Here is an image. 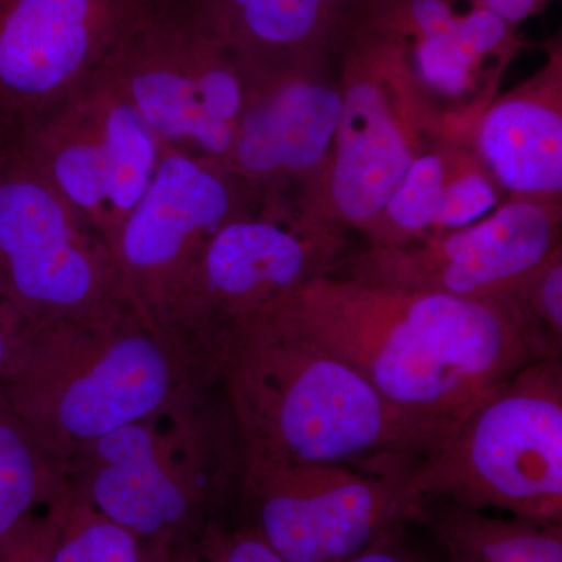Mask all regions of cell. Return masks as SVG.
<instances>
[{
  "label": "cell",
  "instance_id": "cell-1",
  "mask_svg": "<svg viewBox=\"0 0 562 562\" xmlns=\"http://www.w3.org/2000/svg\"><path fill=\"white\" fill-rule=\"evenodd\" d=\"M269 314L349 362L436 446L494 387L535 361L492 299L327 273Z\"/></svg>",
  "mask_w": 562,
  "mask_h": 562
},
{
  "label": "cell",
  "instance_id": "cell-2",
  "mask_svg": "<svg viewBox=\"0 0 562 562\" xmlns=\"http://www.w3.org/2000/svg\"><path fill=\"white\" fill-rule=\"evenodd\" d=\"M222 349L246 462L390 468L436 447L349 362L271 314Z\"/></svg>",
  "mask_w": 562,
  "mask_h": 562
},
{
  "label": "cell",
  "instance_id": "cell-3",
  "mask_svg": "<svg viewBox=\"0 0 562 562\" xmlns=\"http://www.w3.org/2000/svg\"><path fill=\"white\" fill-rule=\"evenodd\" d=\"M417 502L562 524V360L525 364L408 473Z\"/></svg>",
  "mask_w": 562,
  "mask_h": 562
},
{
  "label": "cell",
  "instance_id": "cell-4",
  "mask_svg": "<svg viewBox=\"0 0 562 562\" xmlns=\"http://www.w3.org/2000/svg\"><path fill=\"white\" fill-rule=\"evenodd\" d=\"M102 70L162 147L228 168L246 74L194 3L154 0Z\"/></svg>",
  "mask_w": 562,
  "mask_h": 562
},
{
  "label": "cell",
  "instance_id": "cell-5",
  "mask_svg": "<svg viewBox=\"0 0 562 562\" xmlns=\"http://www.w3.org/2000/svg\"><path fill=\"white\" fill-rule=\"evenodd\" d=\"M0 284L33 324L132 301L105 239L18 151L0 177Z\"/></svg>",
  "mask_w": 562,
  "mask_h": 562
},
{
  "label": "cell",
  "instance_id": "cell-6",
  "mask_svg": "<svg viewBox=\"0 0 562 562\" xmlns=\"http://www.w3.org/2000/svg\"><path fill=\"white\" fill-rule=\"evenodd\" d=\"M16 149L116 255L162 146L101 69L24 128Z\"/></svg>",
  "mask_w": 562,
  "mask_h": 562
},
{
  "label": "cell",
  "instance_id": "cell-7",
  "mask_svg": "<svg viewBox=\"0 0 562 562\" xmlns=\"http://www.w3.org/2000/svg\"><path fill=\"white\" fill-rule=\"evenodd\" d=\"M412 468L246 462L251 528L286 562H346L413 524Z\"/></svg>",
  "mask_w": 562,
  "mask_h": 562
},
{
  "label": "cell",
  "instance_id": "cell-8",
  "mask_svg": "<svg viewBox=\"0 0 562 562\" xmlns=\"http://www.w3.org/2000/svg\"><path fill=\"white\" fill-rule=\"evenodd\" d=\"M258 199L227 169L162 147L116 249L128 294L147 319L180 316L210 239Z\"/></svg>",
  "mask_w": 562,
  "mask_h": 562
},
{
  "label": "cell",
  "instance_id": "cell-9",
  "mask_svg": "<svg viewBox=\"0 0 562 562\" xmlns=\"http://www.w3.org/2000/svg\"><path fill=\"white\" fill-rule=\"evenodd\" d=\"M154 0H0V131L16 139L72 94Z\"/></svg>",
  "mask_w": 562,
  "mask_h": 562
},
{
  "label": "cell",
  "instance_id": "cell-10",
  "mask_svg": "<svg viewBox=\"0 0 562 562\" xmlns=\"http://www.w3.org/2000/svg\"><path fill=\"white\" fill-rule=\"evenodd\" d=\"M225 222L203 250L180 317L221 333V341L331 273L333 235L291 221L277 198Z\"/></svg>",
  "mask_w": 562,
  "mask_h": 562
},
{
  "label": "cell",
  "instance_id": "cell-11",
  "mask_svg": "<svg viewBox=\"0 0 562 562\" xmlns=\"http://www.w3.org/2000/svg\"><path fill=\"white\" fill-rule=\"evenodd\" d=\"M557 221L536 201H514L458 231L375 246L344 276L368 283L490 299L557 250Z\"/></svg>",
  "mask_w": 562,
  "mask_h": 562
},
{
  "label": "cell",
  "instance_id": "cell-12",
  "mask_svg": "<svg viewBox=\"0 0 562 562\" xmlns=\"http://www.w3.org/2000/svg\"><path fill=\"white\" fill-rule=\"evenodd\" d=\"M312 58L239 60L246 102L227 171L262 199L281 181L313 171L335 143L342 94L305 72Z\"/></svg>",
  "mask_w": 562,
  "mask_h": 562
},
{
  "label": "cell",
  "instance_id": "cell-13",
  "mask_svg": "<svg viewBox=\"0 0 562 562\" xmlns=\"http://www.w3.org/2000/svg\"><path fill=\"white\" fill-rule=\"evenodd\" d=\"M349 61V87L331 161L330 201L342 221L369 227L414 160L412 143L382 81L386 40L353 24L342 41Z\"/></svg>",
  "mask_w": 562,
  "mask_h": 562
},
{
  "label": "cell",
  "instance_id": "cell-14",
  "mask_svg": "<svg viewBox=\"0 0 562 562\" xmlns=\"http://www.w3.org/2000/svg\"><path fill=\"white\" fill-rule=\"evenodd\" d=\"M133 302L102 319V351L61 384L55 419L70 438L95 441L154 413L171 390V366Z\"/></svg>",
  "mask_w": 562,
  "mask_h": 562
},
{
  "label": "cell",
  "instance_id": "cell-15",
  "mask_svg": "<svg viewBox=\"0 0 562 562\" xmlns=\"http://www.w3.org/2000/svg\"><path fill=\"white\" fill-rule=\"evenodd\" d=\"M92 442L98 465L85 503L94 512L157 543L191 522L198 494L166 469L154 435L139 422Z\"/></svg>",
  "mask_w": 562,
  "mask_h": 562
},
{
  "label": "cell",
  "instance_id": "cell-16",
  "mask_svg": "<svg viewBox=\"0 0 562 562\" xmlns=\"http://www.w3.org/2000/svg\"><path fill=\"white\" fill-rule=\"evenodd\" d=\"M358 0H195L239 60L317 57L349 31Z\"/></svg>",
  "mask_w": 562,
  "mask_h": 562
},
{
  "label": "cell",
  "instance_id": "cell-17",
  "mask_svg": "<svg viewBox=\"0 0 562 562\" xmlns=\"http://www.w3.org/2000/svg\"><path fill=\"white\" fill-rule=\"evenodd\" d=\"M484 162L506 190L524 198L562 190V114L557 102L520 94L495 103L479 128Z\"/></svg>",
  "mask_w": 562,
  "mask_h": 562
},
{
  "label": "cell",
  "instance_id": "cell-18",
  "mask_svg": "<svg viewBox=\"0 0 562 562\" xmlns=\"http://www.w3.org/2000/svg\"><path fill=\"white\" fill-rule=\"evenodd\" d=\"M413 524L427 528L447 562H562V524L442 501L420 502Z\"/></svg>",
  "mask_w": 562,
  "mask_h": 562
},
{
  "label": "cell",
  "instance_id": "cell-19",
  "mask_svg": "<svg viewBox=\"0 0 562 562\" xmlns=\"http://www.w3.org/2000/svg\"><path fill=\"white\" fill-rule=\"evenodd\" d=\"M401 44L406 68L443 98H461L487 60H505L519 46L514 27L482 7L460 11L447 31Z\"/></svg>",
  "mask_w": 562,
  "mask_h": 562
},
{
  "label": "cell",
  "instance_id": "cell-20",
  "mask_svg": "<svg viewBox=\"0 0 562 562\" xmlns=\"http://www.w3.org/2000/svg\"><path fill=\"white\" fill-rule=\"evenodd\" d=\"M512 317L532 360H562V260L557 250L538 268L492 295Z\"/></svg>",
  "mask_w": 562,
  "mask_h": 562
},
{
  "label": "cell",
  "instance_id": "cell-21",
  "mask_svg": "<svg viewBox=\"0 0 562 562\" xmlns=\"http://www.w3.org/2000/svg\"><path fill=\"white\" fill-rule=\"evenodd\" d=\"M49 494L33 428L0 387V538L33 516Z\"/></svg>",
  "mask_w": 562,
  "mask_h": 562
},
{
  "label": "cell",
  "instance_id": "cell-22",
  "mask_svg": "<svg viewBox=\"0 0 562 562\" xmlns=\"http://www.w3.org/2000/svg\"><path fill=\"white\" fill-rule=\"evenodd\" d=\"M50 562H147L140 541L85 502L55 506Z\"/></svg>",
  "mask_w": 562,
  "mask_h": 562
},
{
  "label": "cell",
  "instance_id": "cell-23",
  "mask_svg": "<svg viewBox=\"0 0 562 562\" xmlns=\"http://www.w3.org/2000/svg\"><path fill=\"white\" fill-rule=\"evenodd\" d=\"M447 166L435 151L414 157L383 213L390 231L376 246H397L432 231L447 181Z\"/></svg>",
  "mask_w": 562,
  "mask_h": 562
},
{
  "label": "cell",
  "instance_id": "cell-24",
  "mask_svg": "<svg viewBox=\"0 0 562 562\" xmlns=\"http://www.w3.org/2000/svg\"><path fill=\"white\" fill-rule=\"evenodd\" d=\"M497 205V191L486 173L465 171L447 177L432 228L439 233L458 231L486 217Z\"/></svg>",
  "mask_w": 562,
  "mask_h": 562
},
{
  "label": "cell",
  "instance_id": "cell-25",
  "mask_svg": "<svg viewBox=\"0 0 562 562\" xmlns=\"http://www.w3.org/2000/svg\"><path fill=\"white\" fill-rule=\"evenodd\" d=\"M54 535L52 514L29 517L0 538V562H50Z\"/></svg>",
  "mask_w": 562,
  "mask_h": 562
},
{
  "label": "cell",
  "instance_id": "cell-26",
  "mask_svg": "<svg viewBox=\"0 0 562 562\" xmlns=\"http://www.w3.org/2000/svg\"><path fill=\"white\" fill-rule=\"evenodd\" d=\"M205 557L209 562H286L251 527L233 535L211 528L205 538Z\"/></svg>",
  "mask_w": 562,
  "mask_h": 562
},
{
  "label": "cell",
  "instance_id": "cell-27",
  "mask_svg": "<svg viewBox=\"0 0 562 562\" xmlns=\"http://www.w3.org/2000/svg\"><path fill=\"white\" fill-rule=\"evenodd\" d=\"M32 324L0 284V382L9 373L21 339Z\"/></svg>",
  "mask_w": 562,
  "mask_h": 562
},
{
  "label": "cell",
  "instance_id": "cell-28",
  "mask_svg": "<svg viewBox=\"0 0 562 562\" xmlns=\"http://www.w3.org/2000/svg\"><path fill=\"white\" fill-rule=\"evenodd\" d=\"M406 527L408 525H402L387 531L368 549L346 562H438L408 541Z\"/></svg>",
  "mask_w": 562,
  "mask_h": 562
},
{
  "label": "cell",
  "instance_id": "cell-29",
  "mask_svg": "<svg viewBox=\"0 0 562 562\" xmlns=\"http://www.w3.org/2000/svg\"><path fill=\"white\" fill-rule=\"evenodd\" d=\"M471 5L482 7L501 18L506 24L516 27L517 24L528 20L532 14L543 10L552 0H469Z\"/></svg>",
  "mask_w": 562,
  "mask_h": 562
},
{
  "label": "cell",
  "instance_id": "cell-30",
  "mask_svg": "<svg viewBox=\"0 0 562 562\" xmlns=\"http://www.w3.org/2000/svg\"><path fill=\"white\" fill-rule=\"evenodd\" d=\"M14 144H16V139L11 138L5 132L0 131V177H2L7 166H9L11 155H13Z\"/></svg>",
  "mask_w": 562,
  "mask_h": 562
},
{
  "label": "cell",
  "instance_id": "cell-31",
  "mask_svg": "<svg viewBox=\"0 0 562 562\" xmlns=\"http://www.w3.org/2000/svg\"><path fill=\"white\" fill-rule=\"evenodd\" d=\"M147 562H179V561L166 560L165 554H161V557L155 558L154 561L147 560ZM181 562H184V561H181Z\"/></svg>",
  "mask_w": 562,
  "mask_h": 562
},
{
  "label": "cell",
  "instance_id": "cell-32",
  "mask_svg": "<svg viewBox=\"0 0 562 562\" xmlns=\"http://www.w3.org/2000/svg\"><path fill=\"white\" fill-rule=\"evenodd\" d=\"M184 2L194 3V2H195V0H184Z\"/></svg>",
  "mask_w": 562,
  "mask_h": 562
}]
</instances>
